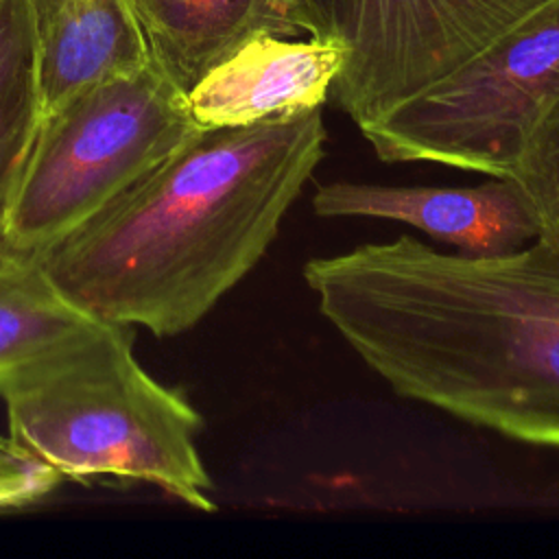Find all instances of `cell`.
<instances>
[{"label": "cell", "instance_id": "obj_1", "mask_svg": "<svg viewBox=\"0 0 559 559\" xmlns=\"http://www.w3.org/2000/svg\"><path fill=\"white\" fill-rule=\"evenodd\" d=\"M319 312L397 395L559 448V249L489 255L411 234L310 258Z\"/></svg>", "mask_w": 559, "mask_h": 559}, {"label": "cell", "instance_id": "obj_2", "mask_svg": "<svg viewBox=\"0 0 559 559\" xmlns=\"http://www.w3.org/2000/svg\"><path fill=\"white\" fill-rule=\"evenodd\" d=\"M323 144L321 107L205 129L37 260L100 321L188 332L266 253Z\"/></svg>", "mask_w": 559, "mask_h": 559}, {"label": "cell", "instance_id": "obj_3", "mask_svg": "<svg viewBox=\"0 0 559 559\" xmlns=\"http://www.w3.org/2000/svg\"><path fill=\"white\" fill-rule=\"evenodd\" d=\"M9 437L61 478H124L155 485L197 511H214L212 478L188 397L133 356L131 328L94 334L0 382Z\"/></svg>", "mask_w": 559, "mask_h": 559}, {"label": "cell", "instance_id": "obj_4", "mask_svg": "<svg viewBox=\"0 0 559 559\" xmlns=\"http://www.w3.org/2000/svg\"><path fill=\"white\" fill-rule=\"evenodd\" d=\"M201 131L155 61L74 94L41 118L0 238L48 251Z\"/></svg>", "mask_w": 559, "mask_h": 559}, {"label": "cell", "instance_id": "obj_5", "mask_svg": "<svg viewBox=\"0 0 559 559\" xmlns=\"http://www.w3.org/2000/svg\"><path fill=\"white\" fill-rule=\"evenodd\" d=\"M559 100V0H546L448 76L360 127L389 164L430 162L511 177Z\"/></svg>", "mask_w": 559, "mask_h": 559}, {"label": "cell", "instance_id": "obj_6", "mask_svg": "<svg viewBox=\"0 0 559 559\" xmlns=\"http://www.w3.org/2000/svg\"><path fill=\"white\" fill-rule=\"evenodd\" d=\"M304 31L345 46L332 96L371 122L454 72L546 0H297Z\"/></svg>", "mask_w": 559, "mask_h": 559}, {"label": "cell", "instance_id": "obj_7", "mask_svg": "<svg viewBox=\"0 0 559 559\" xmlns=\"http://www.w3.org/2000/svg\"><path fill=\"white\" fill-rule=\"evenodd\" d=\"M312 210L323 218L397 221L469 255L504 253L537 238L533 207L509 177L465 188L330 181L312 194Z\"/></svg>", "mask_w": 559, "mask_h": 559}, {"label": "cell", "instance_id": "obj_8", "mask_svg": "<svg viewBox=\"0 0 559 559\" xmlns=\"http://www.w3.org/2000/svg\"><path fill=\"white\" fill-rule=\"evenodd\" d=\"M345 55L332 37L255 33L186 92L190 114L205 131L317 109L328 100Z\"/></svg>", "mask_w": 559, "mask_h": 559}, {"label": "cell", "instance_id": "obj_9", "mask_svg": "<svg viewBox=\"0 0 559 559\" xmlns=\"http://www.w3.org/2000/svg\"><path fill=\"white\" fill-rule=\"evenodd\" d=\"M44 116L74 94L153 61L131 0H31Z\"/></svg>", "mask_w": 559, "mask_h": 559}, {"label": "cell", "instance_id": "obj_10", "mask_svg": "<svg viewBox=\"0 0 559 559\" xmlns=\"http://www.w3.org/2000/svg\"><path fill=\"white\" fill-rule=\"evenodd\" d=\"M153 61L188 92L255 33L304 31L297 0H131Z\"/></svg>", "mask_w": 559, "mask_h": 559}, {"label": "cell", "instance_id": "obj_11", "mask_svg": "<svg viewBox=\"0 0 559 559\" xmlns=\"http://www.w3.org/2000/svg\"><path fill=\"white\" fill-rule=\"evenodd\" d=\"M105 323L66 297L37 255L15 251L0 264V382Z\"/></svg>", "mask_w": 559, "mask_h": 559}, {"label": "cell", "instance_id": "obj_12", "mask_svg": "<svg viewBox=\"0 0 559 559\" xmlns=\"http://www.w3.org/2000/svg\"><path fill=\"white\" fill-rule=\"evenodd\" d=\"M41 118L31 0H0V234Z\"/></svg>", "mask_w": 559, "mask_h": 559}, {"label": "cell", "instance_id": "obj_13", "mask_svg": "<svg viewBox=\"0 0 559 559\" xmlns=\"http://www.w3.org/2000/svg\"><path fill=\"white\" fill-rule=\"evenodd\" d=\"M509 179L520 186L533 207L537 238L559 249V100L528 135Z\"/></svg>", "mask_w": 559, "mask_h": 559}, {"label": "cell", "instance_id": "obj_14", "mask_svg": "<svg viewBox=\"0 0 559 559\" xmlns=\"http://www.w3.org/2000/svg\"><path fill=\"white\" fill-rule=\"evenodd\" d=\"M61 480L50 465L9 435H0V511L35 504L55 491Z\"/></svg>", "mask_w": 559, "mask_h": 559}, {"label": "cell", "instance_id": "obj_15", "mask_svg": "<svg viewBox=\"0 0 559 559\" xmlns=\"http://www.w3.org/2000/svg\"><path fill=\"white\" fill-rule=\"evenodd\" d=\"M13 253H15V249H13V247H9V245L0 238V264H2L4 260H9Z\"/></svg>", "mask_w": 559, "mask_h": 559}]
</instances>
